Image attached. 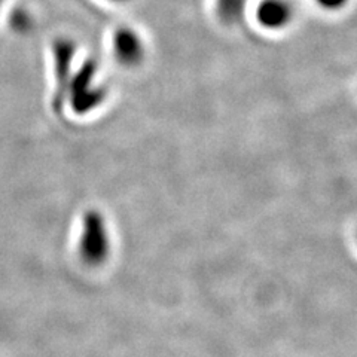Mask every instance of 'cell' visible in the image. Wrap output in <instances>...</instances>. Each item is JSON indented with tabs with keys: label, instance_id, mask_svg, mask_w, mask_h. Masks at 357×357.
Returning a JSON list of instances; mask_svg holds the SVG:
<instances>
[{
	"label": "cell",
	"instance_id": "obj_1",
	"mask_svg": "<svg viewBox=\"0 0 357 357\" xmlns=\"http://www.w3.org/2000/svg\"><path fill=\"white\" fill-rule=\"evenodd\" d=\"M107 88L98 81V66L93 59L84 61L67 85L66 102L76 115H89L107 102Z\"/></svg>",
	"mask_w": 357,
	"mask_h": 357
},
{
	"label": "cell",
	"instance_id": "obj_2",
	"mask_svg": "<svg viewBox=\"0 0 357 357\" xmlns=\"http://www.w3.org/2000/svg\"><path fill=\"white\" fill-rule=\"evenodd\" d=\"M77 253H79L81 261L91 268L102 266L109 259V228L105 216L98 210H86L82 216Z\"/></svg>",
	"mask_w": 357,
	"mask_h": 357
},
{
	"label": "cell",
	"instance_id": "obj_3",
	"mask_svg": "<svg viewBox=\"0 0 357 357\" xmlns=\"http://www.w3.org/2000/svg\"><path fill=\"white\" fill-rule=\"evenodd\" d=\"M76 55L75 43L69 39H59L54 43V70H55V93L54 109L63 110L66 105V91L73 75V60Z\"/></svg>",
	"mask_w": 357,
	"mask_h": 357
},
{
	"label": "cell",
	"instance_id": "obj_4",
	"mask_svg": "<svg viewBox=\"0 0 357 357\" xmlns=\"http://www.w3.org/2000/svg\"><path fill=\"white\" fill-rule=\"evenodd\" d=\"M112 52L121 66L127 67V69H134L146 59V45L136 30L124 26L114 33Z\"/></svg>",
	"mask_w": 357,
	"mask_h": 357
},
{
	"label": "cell",
	"instance_id": "obj_5",
	"mask_svg": "<svg viewBox=\"0 0 357 357\" xmlns=\"http://www.w3.org/2000/svg\"><path fill=\"white\" fill-rule=\"evenodd\" d=\"M294 15V6L289 0H261L255 9L256 22L268 31L284 30Z\"/></svg>",
	"mask_w": 357,
	"mask_h": 357
},
{
	"label": "cell",
	"instance_id": "obj_6",
	"mask_svg": "<svg viewBox=\"0 0 357 357\" xmlns=\"http://www.w3.org/2000/svg\"><path fill=\"white\" fill-rule=\"evenodd\" d=\"M216 17L222 24L238 26L244 18L248 0H215Z\"/></svg>",
	"mask_w": 357,
	"mask_h": 357
},
{
	"label": "cell",
	"instance_id": "obj_7",
	"mask_svg": "<svg viewBox=\"0 0 357 357\" xmlns=\"http://www.w3.org/2000/svg\"><path fill=\"white\" fill-rule=\"evenodd\" d=\"M314 2L325 10H340L347 5L349 0H314Z\"/></svg>",
	"mask_w": 357,
	"mask_h": 357
},
{
	"label": "cell",
	"instance_id": "obj_8",
	"mask_svg": "<svg viewBox=\"0 0 357 357\" xmlns=\"http://www.w3.org/2000/svg\"><path fill=\"white\" fill-rule=\"evenodd\" d=\"M106 2H110V3H118V5H122V3H127V2H130V0H106Z\"/></svg>",
	"mask_w": 357,
	"mask_h": 357
},
{
	"label": "cell",
	"instance_id": "obj_9",
	"mask_svg": "<svg viewBox=\"0 0 357 357\" xmlns=\"http://www.w3.org/2000/svg\"><path fill=\"white\" fill-rule=\"evenodd\" d=\"M2 2H3V0H0V5H2Z\"/></svg>",
	"mask_w": 357,
	"mask_h": 357
}]
</instances>
